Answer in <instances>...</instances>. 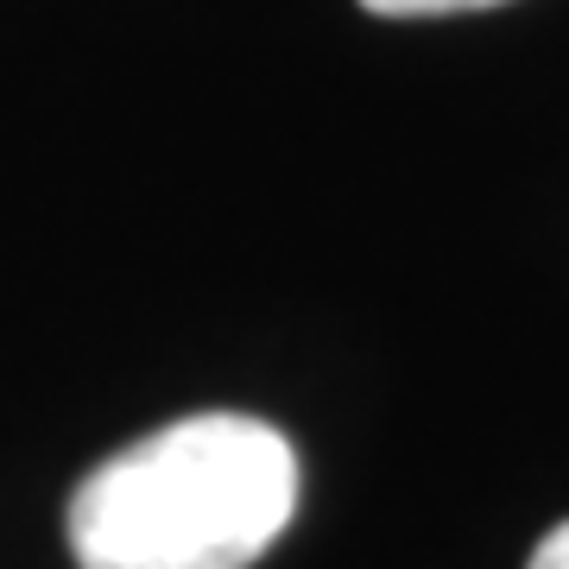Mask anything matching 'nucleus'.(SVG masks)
<instances>
[{
    "mask_svg": "<svg viewBox=\"0 0 569 569\" xmlns=\"http://www.w3.org/2000/svg\"><path fill=\"white\" fill-rule=\"evenodd\" d=\"M526 569H569V519L545 531V545L531 550V563H526Z\"/></svg>",
    "mask_w": 569,
    "mask_h": 569,
    "instance_id": "obj_3",
    "label": "nucleus"
},
{
    "mask_svg": "<svg viewBox=\"0 0 569 569\" xmlns=\"http://www.w3.org/2000/svg\"><path fill=\"white\" fill-rule=\"evenodd\" d=\"M380 20H443V13H481V7H507V0H361Z\"/></svg>",
    "mask_w": 569,
    "mask_h": 569,
    "instance_id": "obj_2",
    "label": "nucleus"
},
{
    "mask_svg": "<svg viewBox=\"0 0 569 569\" xmlns=\"http://www.w3.org/2000/svg\"><path fill=\"white\" fill-rule=\"evenodd\" d=\"M298 512V449L247 411H197L114 449L63 512L77 569H253Z\"/></svg>",
    "mask_w": 569,
    "mask_h": 569,
    "instance_id": "obj_1",
    "label": "nucleus"
}]
</instances>
